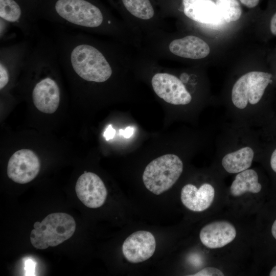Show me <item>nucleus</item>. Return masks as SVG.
Instances as JSON below:
<instances>
[{"instance_id":"1","label":"nucleus","mask_w":276,"mask_h":276,"mask_svg":"<svg viewBox=\"0 0 276 276\" xmlns=\"http://www.w3.org/2000/svg\"><path fill=\"white\" fill-rule=\"evenodd\" d=\"M37 20L105 36L138 50L142 39L94 0H41L36 10Z\"/></svg>"},{"instance_id":"2","label":"nucleus","mask_w":276,"mask_h":276,"mask_svg":"<svg viewBox=\"0 0 276 276\" xmlns=\"http://www.w3.org/2000/svg\"><path fill=\"white\" fill-rule=\"evenodd\" d=\"M137 50L157 60H199L210 53L209 45L200 37L192 34L176 37L167 30L143 37Z\"/></svg>"},{"instance_id":"3","label":"nucleus","mask_w":276,"mask_h":276,"mask_svg":"<svg viewBox=\"0 0 276 276\" xmlns=\"http://www.w3.org/2000/svg\"><path fill=\"white\" fill-rule=\"evenodd\" d=\"M30 235L32 245L44 249L56 246L70 238L76 229V222L72 216L64 213L48 215L41 222L34 224Z\"/></svg>"},{"instance_id":"4","label":"nucleus","mask_w":276,"mask_h":276,"mask_svg":"<svg viewBox=\"0 0 276 276\" xmlns=\"http://www.w3.org/2000/svg\"><path fill=\"white\" fill-rule=\"evenodd\" d=\"M183 163L176 155L167 154L152 160L145 168L142 179L145 187L155 195L170 189L183 171Z\"/></svg>"},{"instance_id":"5","label":"nucleus","mask_w":276,"mask_h":276,"mask_svg":"<svg viewBox=\"0 0 276 276\" xmlns=\"http://www.w3.org/2000/svg\"><path fill=\"white\" fill-rule=\"evenodd\" d=\"M274 82L273 75L268 71H256L244 74L232 88L231 98L234 105L243 109L248 104L260 103Z\"/></svg>"},{"instance_id":"6","label":"nucleus","mask_w":276,"mask_h":276,"mask_svg":"<svg viewBox=\"0 0 276 276\" xmlns=\"http://www.w3.org/2000/svg\"><path fill=\"white\" fill-rule=\"evenodd\" d=\"M30 39H26L0 48V89L10 84L12 79L23 70L31 50Z\"/></svg>"},{"instance_id":"7","label":"nucleus","mask_w":276,"mask_h":276,"mask_svg":"<svg viewBox=\"0 0 276 276\" xmlns=\"http://www.w3.org/2000/svg\"><path fill=\"white\" fill-rule=\"evenodd\" d=\"M40 167L39 158L30 149H21L14 153L7 165V175L13 181L28 183L38 175Z\"/></svg>"},{"instance_id":"8","label":"nucleus","mask_w":276,"mask_h":276,"mask_svg":"<svg viewBox=\"0 0 276 276\" xmlns=\"http://www.w3.org/2000/svg\"><path fill=\"white\" fill-rule=\"evenodd\" d=\"M75 191L79 199L87 207L98 208L104 203L107 191L102 179L92 172L82 174L78 178Z\"/></svg>"},{"instance_id":"9","label":"nucleus","mask_w":276,"mask_h":276,"mask_svg":"<svg viewBox=\"0 0 276 276\" xmlns=\"http://www.w3.org/2000/svg\"><path fill=\"white\" fill-rule=\"evenodd\" d=\"M156 248L154 236L149 232L139 231L128 236L122 245V252L132 263L144 262L153 255Z\"/></svg>"},{"instance_id":"10","label":"nucleus","mask_w":276,"mask_h":276,"mask_svg":"<svg viewBox=\"0 0 276 276\" xmlns=\"http://www.w3.org/2000/svg\"><path fill=\"white\" fill-rule=\"evenodd\" d=\"M237 235L235 227L231 222L215 221L204 226L200 231L202 244L210 249L222 248L233 242Z\"/></svg>"},{"instance_id":"11","label":"nucleus","mask_w":276,"mask_h":276,"mask_svg":"<svg viewBox=\"0 0 276 276\" xmlns=\"http://www.w3.org/2000/svg\"><path fill=\"white\" fill-rule=\"evenodd\" d=\"M182 4L185 15L195 22L216 26L224 21L211 0H182Z\"/></svg>"},{"instance_id":"12","label":"nucleus","mask_w":276,"mask_h":276,"mask_svg":"<svg viewBox=\"0 0 276 276\" xmlns=\"http://www.w3.org/2000/svg\"><path fill=\"white\" fill-rule=\"evenodd\" d=\"M215 196L214 187L204 183L198 188L194 185L187 184L181 190V201L188 209L196 212H203L212 204Z\"/></svg>"},{"instance_id":"13","label":"nucleus","mask_w":276,"mask_h":276,"mask_svg":"<svg viewBox=\"0 0 276 276\" xmlns=\"http://www.w3.org/2000/svg\"><path fill=\"white\" fill-rule=\"evenodd\" d=\"M263 188L257 172L249 168L237 173L231 186L230 193L234 197L246 193L256 194L262 192Z\"/></svg>"},{"instance_id":"14","label":"nucleus","mask_w":276,"mask_h":276,"mask_svg":"<svg viewBox=\"0 0 276 276\" xmlns=\"http://www.w3.org/2000/svg\"><path fill=\"white\" fill-rule=\"evenodd\" d=\"M254 155L251 147H243L226 154L222 159L221 165L227 172L237 174L250 167Z\"/></svg>"},{"instance_id":"15","label":"nucleus","mask_w":276,"mask_h":276,"mask_svg":"<svg viewBox=\"0 0 276 276\" xmlns=\"http://www.w3.org/2000/svg\"><path fill=\"white\" fill-rule=\"evenodd\" d=\"M216 4L226 22L236 21L241 16L242 9L237 0H216Z\"/></svg>"},{"instance_id":"16","label":"nucleus","mask_w":276,"mask_h":276,"mask_svg":"<svg viewBox=\"0 0 276 276\" xmlns=\"http://www.w3.org/2000/svg\"><path fill=\"white\" fill-rule=\"evenodd\" d=\"M267 165L276 186V142L268 149Z\"/></svg>"},{"instance_id":"17","label":"nucleus","mask_w":276,"mask_h":276,"mask_svg":"<svg viewBox=\"0 0 276 276\" xmlns=\"http://www.w3.org/2000/svg\"><path fill=\"white\" fill-rule=\"evenodd\" d=\"M13 26L10 22L0 18V40L1 42L6 41L14 37L15 34L9 33L10 28Z\"/></svg>"},{"instance_id":"18","label":"nucleus","mask_w":276,"mask_h":276,"mask_svg":"<svg viewBox=\"0 0 276 276\" xmlns=\"http://www.w3.org/2000/svg\"><path fill=\"white\" fill-rule=\"evenodd\" d=\"M224 273L219 269L214 267H206L194 274L192 276H223Z\"/></svg>"},{"instance_id":"19","label":"nucleus","mask_w":276,"mask_h":276,"mask_svg":"<svg viewBox=\"0 0 276 276\" xmlns=\"http://www.w3.org/2000/svg\"><path fill=\"white\" fill-rule=\"evenodd\" d=\"M36 262L32 259H27L25 261V275H35Z\"/></svg>"},{"instance_id":"20","label":"nucleus","mask_w":276,"mask_h":276,"mask_svg":"<svg viewBox=\"0 0 276 276\" xmlns=\"http://www.w3.org/2000/svg\"><path fill=\"white\" fill-rule=\"evenodd\" d=\"M268 31L272 36H276V10L273 12L268 20Z\"/></svg>"},{"instance_id":"21","label":"nucleus","mask_w":276,"mask_h":276,"mask_svg":"<svg viewBox=\"0 0 276 276\" xmlns=\"http://www.w3.org/2000/svg\"><path fill=\"white\" fill-rule=\"evenodd\" d=\"M115 133L116 130L112 128L111 125H109L104 133V136L106 141H108L114 137Z\"/></svg>"},{"instance_id":"22","label":"nucleus","mask_w":276,"mask_h":276,"mask_svg":"<svg viewBox=\"0 0 276 276\" xmlns=\"http://www.w3.org/2000/svg\"><path fill=\"white\" fill-rule=\"evenodd\" d=\"M260 0H239L245 6L249 8H253L258 6Z\"/></svg>"},{"instance_id":"23","label":"nucleus","mask_w":276,"mask_h":276,"mask_svg":"<svg viewBox=\"0 0 276 276\" xmlns=\"http://www.w3.org/2000/svg\"><path fill=\"white\" fill-rule=\"evenodd\" d=\"M134 129L133 127L128 126L125 128V130L120 129L119 133L121 135H123L124 137L128 139L133 134Z\"/></svg>"},{"instance_id":"24","label":"nucleus","mask_w":276,"mask_h":276,"mask_svg":"<svg viewBox=\"0 0 276 276\" xmlns=\"http://www.w3.org/2000/svg\"><path fill=\"white\" fill-rule=\"evenodd\" d=\"M268 275L270 276H276V263L272 265L270 269Z\"/></svg>"},{"instance_id":"25","label":"nucleus","mask_w":276,"mask_h":276,"mask_svg":"<svg viewBox=\"0 0 276 276\" xmlns=\"http://www.w3.org/2000/svg\"><path fill=\"white\" fill-rule=\"evenodd\" d=\"M272 74L273 75L274 82H275V83H276V65L275 66V69H274V73H272Z\"/></svg>"},{"instance_id":"26","label":"nucleus","mask_w":276,"mask_h":276,"mask_svg":"<svg viewBox=\"0 0 276 276\" xmlns=\"http://www.w3.org/2000/svg\"><path fill=\"white\" fill-rule=\"evenodd\" d=\"M274 122H276V121H275ZM275 126H276V124H275Z\"/></svg>"}]
</instances>
